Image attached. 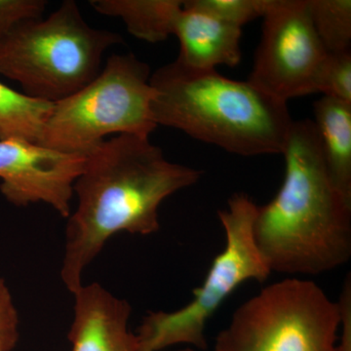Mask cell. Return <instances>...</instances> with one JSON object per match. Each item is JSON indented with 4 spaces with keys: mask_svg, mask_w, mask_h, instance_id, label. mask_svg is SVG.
Wrapping results in <instances>:
<instances>
[{
    "mask_svg": "<svg viewBox=\"0 0 351 351\" xmlns=\"http://www.w3.org/2000/svg\"><path fill=\"white\" fill-rule=\"evenodd\" d=\"M203 172L170 162L149 138L117 135L88 154L73 184L61 278L71 294L83 274L117 233L149 235L160 228L161 203L199 181Z\"/></svg>",
    "mask_w": 351,
    "mask_h": 351,
    "instance_id": "cell-1",
    "label": "cell"
},
{
    "mask_svg": "<svg viewBox=\"0 0 351 351\" xmlns=\"http://www.w3.org/2000/svg\"><path fill=\"white\" fill-rule=\"evenodd\" d=\"M276 197L258 206L254 235L270 271L318 276L351 257V199L332 181L313 120H293Z\"/></svg>",
    "mask_w": 351,
    "mask_h": 351,
    "instance_id": "cell-2",
    "label": "cell"
},
{
    "mask_svg": "<svg viewBox=\"0 0 351 351\" xmlns=\"http://www.w3.org/2000/svg\"><path fill=\"white\" fill-rule=\"evenodd\" d=\"M152 119L206 144L243 156L282 154L292 124L287 103L217 69L175 60L152 73Z\"/></svg>",
    "mask_w": 351,
    "mask_h": 351,
    "instance_id": "cell-3",
    "label": "cell"
},
{
    "mask_svg": "<svg viewBox=\"0 0 351 351\" xmlns=\"http://www.w3.org/2000/svg\"><path fill=\"white\" fill-rule=\"evenodd\" d=\"M121 43L119 34L91 27L75 0H66L45 19L25 21L0 41V75L32 99L57 103L93 82L104 54Z\"/></svg>",
    "mask_w": 351,
    "mask_h": 351,
    "instance_id": "cell-4",
    "label": "cell"
},
{
    "mask_svg": "<svg viewBox=\"0 0 351 351\" xmlns=\"http://www.w3.org/2000/svg\"><path fill=\"white\" fill-rule=\"evenodd\" d=\"M151 76L149 64L131 53L108 57L93 82L53 104L38 145L87 156L110 135L149 138L157 127Z\"/></svg>",
    "mask_w": 351,
    "mask_h": 351,
    "instance_id": "cell-5",
    "label": "cell"
},
{
    "mask_svg": "<svg viewBox=\"0 0 351 351\" xmlns=\"http://www.w3.org/2000/svg\"><path fill=\"white\" fill-rule=\"evenodd\" d=\"M257 210L245 193L230 198L228 209L218 214L226 233L225 249L215 258L202 285L193 291V301L172 313L149 311L143 318L136 334L138 351H162L178 345L206 350L208 321L223 302L246 281L269 278L271 271L254 235Z\"/></svg>",
    "mask_w": 351,
    "mask_h": 351,
    "instance_id": "cell-6",
    "label": "cell"
},
{
    "mask_svg": "<svg viewBox=\"0 0 351 351\" xmlns=\"http://www.w3.org/2000/svg\"><path fill=\"white\" fill-rule=\"evenodd\" d=\"M339 320L338 302L317 284L284 279L235 311L214 351H337Z\"/></svg>",
    "mask_w": 351,
    "mask_h": 351,
    "instance_id": "cell-7",
    "label": "cell"
},
{
    "mask_svg": "<svg viewBox=\"0 0 351 351\" xmlns=\"http://www.w3.org/2000/svg\"><path fill=\"white\" fill-rule=\"evenodd\" d=\"M262 18L248 82L285 103L320 93L330 53L314 29L307 0H267Z\"/></svg>",
    "mask_w": 351,
    "mask_h": 351,
    "instance_id": "cell-8",
    "label": "cell"
},
{
    "mask_svg": "<svg viewBox=\"0 0 351 351\" xmlns=\"http://www.w3.org/2000/svg\"><path fill=\"white\" fill-rule=\"evenodd\" d=\"M85 159L27 141L0 140V193L14 206L44 203L68 218Z\"/></svg>",
    "mask_w": 351,
    "mask_h": 351,
    "instance_id": "cell-9",
    "label": "cell"
},
{
    "mask_svg": "<svg viewBox=\"0 0 351 351\" xmlns=\"http://www.w3.org/2000/svg\"><path fill=\"white\" fill-rule=\"evenodd\" d=\"M73 319L69 331L71 351H138L129 327L131 306L94 282L73 293Z\"/></svg>",
    "mask_w": 351,
    "mask_h": 351,
    "instance_id": "cell-10",
    "label": "cell"
},
{
    "mask_svg": "<svg viewBox=\"0 0 351 351\" xmlns=\"http://www.w3.org/2000/svg\"><path fill=\"white\" fill-rule=\"evenodd\" d=\"M174 36L180 41L176 60L186 68L213 71L221 64L234 68L241 62V29L206 14L182 7L176 18Z\"/></svg>",
    "mask_w": 351,
    "mask_h": 351,
    "instance_id": "cell-11",
    "label": "cell"
},
{
    "mask_svg": "<svg viewBox=\"0 0 351 351\" xmlns=\"http://www.w3.org/2000/svg\"><path fill=\"white\" fill-rule=\"evenodd\" d=\"M313 122L330 177L351 199V104L323 96L314 103Z\"/></svg>",
    "mask_w": 351,
    "mask_h": 351,
    "instance_id": "cell-12",
    "label": "cell"
},
{
    "mask_svg": "<svg viewBox=\"0 0 351 351\" xmlns=\"http://www.w3.org/2000/svg\"><path fill=\"white\" fill-rule=\"evenodd\" d=\"M94 10L119 18L132 36L149 43L165 41L174 36L176 18L182 0H91Z\"/></svg>",
    "mask_w": 351,
    "mask_h": 351,
    "instance_id": "cell-13",
    "label": "cell"
},
{
    "mask_svg": "<svg viewBox=\"0 0 351 351\" xmlns=\"http://www.w3.org/2000/svg\"><path fill=\"white\" fill-rule=\"evenodd\" d=\"M53 104L36 100L0 82V140L38 144Z\"/></svg>",
    "mask_w": 351,
    "mask_h": 351,
    "instance_id": "cell-14",
    "label": "cell"
},
{
    "mask_svg": "<svg viewBox=\"0 0 351 351\" xmlns=\"http://www.w3.org/2000/svg\"><path fill=\"white\" fill-rule=\"evenodd\" d=\"M307 5L314 29L328 52L350 50V0H307Z\"/></svg>",
    "mask_w": 351,
    "mask_h": 351,
    "instance_id": "cell-15",
    "label": "cell"
},
{
    "mask_svg": "<svg viewBox=\"0 0 351 351\" xmlns=\"http://www.w3.org/2000/svg\"><path fill=\"white\" fill-rule=\"evenodd\" d=\"M265 4L267 0H186L182 7L242 29L244 25L263 17Z\"/></svg>",
    "mask_w": 351,
    "mask_h": 351,
    "instance_id": "cell-16",
    "label": "cell"
},
{
    "mask_svg": "<svg viewBox=\"0 0 351 351\" xmlns=\"http://www.w3.org/2000/svg\"><path fill=\"white\" fill-rule=\"evenodd\" d=\"M320 93L351 104V50L330 53L321 80Z\"/></svg>",
    "mask_w": 351,
    "mask_h": 351,
    "instance_id": "cell-17",
    "label": "cell"
},
{
    "mask_svg": "<svg viewBox=\"0 0 351 351\" xmlns=\"http://www.w3.org/2000/svg\"><path fill=\"white\" fill-rule=\"evenodd\" d=\"M45 0H0V41L25 21L43 18Z\"/></svg>",
    "mask_w": 351,
    "mask_h": 351,
    "instance_id": "cell-18",
    "label": "cell"
},
{
    "mask_svg": "<svg viewBox=\"0 0 351 351\" xmlns=\"http://www.w3.org/2000/svg\"><path fill=\"white\" fill-rule=\"evenodd\" d=\"M20 318L12 295L0 277V351H13L20 338Z\"/></svg>",
    "mask_w": 351,
    "mask_h": 351,
    "instance_id": "cell-19",
    "label": "cell"
},
{
    "mask_svg": "<svg viewBox=\"0 0 351 351\" xmlns=\"http://www.w3.org/2000/svg\"><path fill=\"white\" fill-rule=\"evenodd\" d=\"M339 345L337 351H351V278L346 277L339 295Z\"/></svg>",
    "mask_w": 351,
    "mask_h": 351,
    "instance_id": "cell-20",
    "label": "cell"
},
{
    "mask_svg": "<svg viewBox=\"0 0 351 351\" xmlns=\"http://www.w3.org/2000/svg\"><path fill=\"white\" fill-rule=\"evenodd\" d=\"M179 351H198L197 350H195V348H184V350H179Z\"/></svg>",
    "mask_w": 351,
    "mask_h": 351,
    "instance_id": "cell-21",
    "label": "cell"
}]
</instances>
